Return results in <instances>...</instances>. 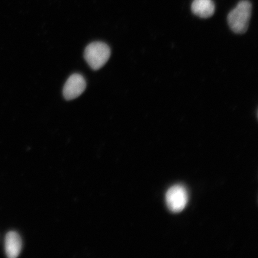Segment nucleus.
<instances>
[{
    "label": "nucleus",
    "mask_w": 258,
    "mask_h": 258,
    "mask_svg": "<svg viewBox=\"0 0 258 258\" xmlns=\"http://www.w3.org/2000/svg\"><path fill=\"white\" fill-rule=\"evenodd\" d=\"M252 6L247 0H242L229 13L228 24L235 34H244L249 27Z\"/></svg>",
    "instance_id": "nucleus-1"
},
{
    "label": "nucleus",
    "mask_w": 258,
    "mask_h": 258,
    "mask_svg": "<svg viewBox=\"0 0 258 258\" xmlns=\"http://www.w3.org/2000/svg\"><path fill=\"white\" fill-rule=\"evenodd\" d=\"M111 56L110 48L101 41L93 42L86 47L84 56L93 70H98L107 62Z\"/></svg>",
    "instance_id": "nucleus-2"
},
{
    "label": "nucleus",
    "mask_w": 258,
    "mask_h": 258,
    "mask_svg": "<svg viewBox=\"0 0 258 258\" xmlns=\"http://www.w3.org/2000/svg\"><path fill=\"white\" fill-rule=\"evenodd\" d=\"M188 196L185 186L176 185L171 187L166 195L167 208L173 213L182 212L188 203Z\"/></svg>",
    "instance_id": "nucleus-3"
},
{
    "label": "nucleus",
    "mask_w": 258,
    "mask_h": 258,
    "mask_svg": "<svg viewBox=\"0 0 258 258\" xmlns=\"http://www.w3.org/2000/svg\"><path fill=\"white\" fill-rule=\"evenodd\" d=\"M86 88V82L84 77L80 74H74L64 84L63 89L64 98L69 101L78 98Z\"/></svg>",
    "instance_id": "nucleus-4"
},
{
    "label": "nucleus",
    "mask_w": 258,
    "mask_h": 258,
    "mask_svg": "<svg viewBox=\"0 0 258 258\" xmlns=\"http://www.w3.org/2000/svg\"><path fill=\"white\" fill-rule=\"evenodd\" d=\"M22 247V239L16 232L11 231L6 235L5 250L10 258L17 257L21 253Z\"/></svg>",
    "instance_id": "nucleus-5"
},
{
    "label": "nucleus",
    "mask_w": 258,
    "mask_h": 258,
    "mask_svg": "<svg viewBox=\"0 0 258 258\" xmlns=\"http://www.w3.org/2000/svg\"><path fill=\"white\" fill-rule=\"evenodd\" d=\"M191 11L194 14L199 17L207 19L215 14V6L212 0H194Z\"/></svg>",
    "instance_id": "nucleus-6"
}]
</instances>
